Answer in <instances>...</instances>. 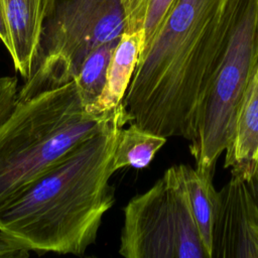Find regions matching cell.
Listing matches in <instances>:
<instances>
[{
    "label": "cell",
    "instance_id": "6da1fadb",
    "mask_svg": "<svg viewBox=\"0 0 258 258\" xmlns=\"http://www.w3.org/2000/svg\"><path fill=\"white\" fill-rule=\"evenodd\" d=\"M123 103L100 132L79 143L0 210V232L29 251L82 255L115 203L110 178Z\"/></svg>",
    "mask_w": 258,
    "mask_h": 258
},
{
    "label": "cell",
    "instance_id": "7a4b0ae2",
    "mask_svg": "<svg viewBox=\"0 0 258 258\" xmlns=\"http://www.w3.org/2000/svg\"><path fill=\"white\" fill-rule=\"evenodd\" d=\"M120 106L88 112L75 81L16 101L0 125V210L71 149L103 130Z\"/></svg>",
    "mask_w": 258,
    "mask_h": 258
},
{
    "label": "cell",
    "instance_id": "3957f363",
    "mask_svg": "<svg viewBox=\"0 0 258 258\" xmlns=\"http://www.w3.org/2000/svg\"><path fill=\"white\" fill-rule=\"evenodd\" d=\"M126 20L120 0H61L46 19L29 77L16 101L75 80L96 48L119 41Z\"/></svg>",
    "mask_w": 258,
    "mask_h": 258
},
{
    "label": "cell",
    "instance_id": "277c9868",
    "mask_svg": "<svg viewBox=\"0 0 258 258\" xmlns=\"http://www.w3.org/2000/svg\"><path fill=\"white\" fill-rule=\"evenodd\" d=\"M231 26L219 68L201 105L189 152L196 167L215 172L233 135L236 116L258 64V0H229Z\"/></svg>",
    "mask_w": 258,
    "mask_h": 258
},
{
    "label": "cell",
    "instance_id": "5b68a950",
    "mask_svg": "<svg viewBox=\"0 0 258 258\" xmlns=\"http://www.w3.org/2000/svg\"><path fill=\"white\" fill-rule=\"evenodd\" d=\"M118 253L126 258H208L192 214L183 164L172 165L125 206Z\"/></svg>",
    "mask_w": 258,
    "mask_h": 258
},
{
    "label": "cell",
    "instance_id": "8992f818",
    "mask_svg": "<svg viewBox=\"0 0 258 258\" xmlns=\"http://www.w3.org/2000/svg\"><path fill=\"white\" fill-rule=\"evenodd\" d=\"M211 258H258V203L239 176L218 191Z\"/></svg>",
    "mask_w": 258,
    "mask_h": 258
},
{
    "label": "cell",
    "instance_id": "52a82bcc",
    "mask_svg": "<svg viewBox=\"0 0 258 258\" xmlns=\"http://www.w3.org/2000/svg\"><path fill=\"white\" fill-rule=\"evenodd\" d=\"M56 0H1L9 36V49L15 70L23 80L31 72L44 23Z\"/></svg>",
    "mask_w": 258,
    "mask_h": 258
},
{
    "label": "cell",
    "instance_id": "ba28073f",
    "mask_svg": "<svg viewBox=\"0 0 258 258\" xmlns=\"http://www.w3.org/2000/svg\"><path fill=\"white\" fill-rule=\"evenodd\" d=\"M224 167L246 181L258 170V64L240 103Z\"/></svg>",
    "mask_w": 258,
    "mask_h": 258
},
{
    "label": "cell",
    "instance_id": "9c48e42d",
    "mask_svg": "<svg viewBox=\"0 0 258 258\" xmlns=\"http://www.w3.org/2000/svg\"><path fill=\"white\" fill-rule=\"evenodd\" d=\"M142 30L124 32L118 41L106 76L105 86L96 102L87 109L91 113H105L123 103L143 45Z\"/></svg>",
    "mask_w": 258,
    "mask_h": 258
},
{
    "label": "cell",
    "instance_id": "30bf717a",
    "mask_svg": "<svg viewBox=\"0 0 258 258\" xmlns=\"http://www.w3.org/2000/svg\"><path fill=\"white\" fill-rule=\"evenodd\" d=\"M183 176L200 237L208 258H211L218 202V191L213 184L214 172L183 164Z\"/></svg>",
    "mask_w": 258,
    "mask_h": 258
},
{
    "label": "cell",
    "instance_id": "8fae6325",
    "mask_svg": "<svg viewBox=\"0 0 258 258\" xmlns=\"http://www.w3.org/2000/svg\"><path fill=\"white\" fill-rule=\"evenodd\" d=\"M166 140V137L142 129L135 123L121 128L113 152L115 171L126 166L136 169L147 167Z\"/></svg>",
    "mask_w": 258,
    "mask_h": 258
},
{
    "label": "cell",
    "instance_id": "7c38bea8",
    "mask_svg": "<svg viewBox=\"0 0 258 258\" xmlns=\"http://www.w3.org/2000/svg\"><path fill=\"white\" fill-rule=\"evenodd\" d=\"M124 8L125 32L142 30L143 45L140 54L149 46L175 0H120Z\"/></svg>",
    "mask_w": 258,
    "mask_h": 258
},
{
    "label": "cell",
    "instance_id": "4fadbf2b",
    "mask_svg": "<svg viewBox=\"0 0 258 258\" xmlns=\"http://www.w3.org/2000/svg\"><path fill=\"white\" fill-rule=\"evenodd\" d=\"M117 43L118 41L106 43L93 50L82 63L79 74L74 80L86 109L96 102L103 91L108 67Z\"/></svg>",
    "mask_w": 258,
    "mask_h": 258
},
{
    "label": "cell",
    "instance_id": "5bb4252c",
    "mask_svg": "<svg viewBox=\"0 0 258 258\" xmlns=\"http://www.w3.org/2000/svg\"><path fill=\"white\" fill-rule=\"evenodd\" d=\"M18 93V82L15 77H0V125L13 109Z\"/></svg>",
    "mask_w": 258,
    "mask_h": 258
},
{
    "label": "cell",
    "instance_id": "9a60e30c",
    "mask_svg": "<svg viewBox=\"0 0 258 258\" xmlns=\"http://www.w3.org/2000/svg\"><path fill=\"white\" fill-rule=\"evenodd\" d=\"M28 256V249L0 232V258H25Z\"/></svg>",
    "mask_w": 258,
    "mask_h": 258
},
{
    "label": "cell",
    "instance_id": "2e32d148",
    "mask_svg": "<svg viewBox=\"0 0 258 258\" xmlns=\"http://www.w3.org/2000/svg\"><path fill=\"white\" fill-rule=\"evenodd\" d=\"M0 40L2 41V43L8 50L10 43H9V36H8L7 27H6V23H5V19H4V14H3L2 6H1V0H0Z\"/></svg>",
    "mask_w": 258,
    "mask_h": 258
},
{
    "label": "cell",
    "instance_id": "e0dca14e",
    "mask_svg": "<svg viewBox=\"0 0 258 258\" xmlns=\"http://www.w3.org/2000/svg\"><path fill=\"white\" fill-rule=\"evenodd\" d=\"M247 182H248L249 188H250L253 197L255 198L256 202L258 203V170L254 174V176L249 181H247Z\"/></svg>",
    "mask_w": 258,
    "mask_h": 258
}]
</instances>
